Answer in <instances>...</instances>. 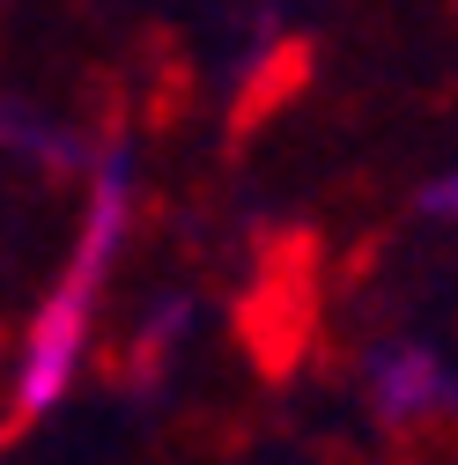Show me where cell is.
Returning <instances> with one entry per match:
<instances>
[{
  "label": "cell",
  "instance_id": "cell-1",
  "mask_svg": "<svg viewBox=\"0 0 458 465\" xmlns=\"http://www.w3.org/2000/svg\"><path fill=\"white\" fill-rule=\"evenodd\" d=\"M119 229H126V163H104L96 200H89V229L75 244V266H67L60 288H52V303L37 311L30 347H23V377H15V406L23 414H45V406L67 391V377L82 362V340H89V303H96V281L111 266Z\"/></svg>",
  "mask_w": 458,
  "mask_h": 465
}]
</instances>
